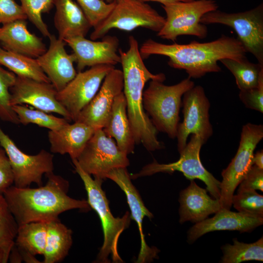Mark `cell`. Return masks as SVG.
I'll list each match as a JSON object with an SVG mask.
<instances>
[{
    "label": "cell",
    "instance_id": "obj_1",
    "mask_svg": "<svg viewBox=\"0 0 263 263\" xmlns=\"http://www.w3.org/2000/svg\"><path fill=\"white\" fill-rule=\"evenodd\" d=\"M139 51L143 59L153 55L168 57L170 67L185 70L188 77L193 78L221 72L218 62L222 59L240 61L246 58V52L240 41L224 35L209 42L193 40L183 44H166L149 38L143 42Z\"/></svg>",
    "mask_w": 263,
    "mask_h": 263
},
{
    "label": "cell",
    "instance_id": "obj_2",
    "mask_svg": "<svg viewBox=\"0 0 263 263\" xmlns=\"http://www.w3.org/2000/svg\"><path fill=\"white\" fill-rule=\"evenodd\" d=\"M46 185L38 188L9 187L3 194L18 225L31 222H48L71 209L89 210L87 200L67 195L69 182L53 172L47 173Z\"/></svg>",
    "mask_w": 263,
    "mask_h": 263
},
{
    "label": "cell",
    "instance_id": "obj_3",
    "mask_svg": "<svg viewBox=\"0 0 263 263\" xmlns=\"http://www.w3.org/2000/svg\"><path fill=\"white\" fill-rule=\"evenodd\" d=\"M127 51L118 49L123 75V90L127 103V113L135 144H142L149 151L164 148L158 140V131L145 112L143 105V94L146 83L151 80L164 82L163 73L153 74L145 66L136 39L129 38Z\"/></svg>",
    "mask_w": 263,
    "mask_h": 263
},
{
    "label": "cell",
    "instance_id": "obj_4",
    "mask_svg": "<svg viewBox=\"0 0 263 263\" xmlns=\"http://www.w3.org/2000/svg\"><path fill=\"white\" fill-rule=\"evenodd\" d=\"M75 172L82 179L88 197V203L94 210L101 222L104 234L103 244L98 254L97 261L110 263L111 256L114 263H123L119 255L117 244L119 238L129 226L131 217L127 211L122 217H114L111 212L109 202L102 188L103 179L94 177L86 172L79 166L76 159H72Z\"/></svg>",
    "mask_w": 263,
    "mask_h": 263
},
{
    "label": "cell",
    "instance_id": "obj_5",
    "mask_svg": "<svg viewBox=\"0 0 263 263\" xmlns=\"http://www.w3.org/2000/svg\"><path fill=\"white\" fill-rule=\"evenodd\" d=\"M194 86L189 77L170 86L159 80H150L143 92V105L158 132L171 139L176 138L182 97Z\"/></svg>",
    "mask_w": 263,
    "mask_h": 263
},
{
    "label": "cell",
    "instance_id": "obj_6",
    "mask_svg": "<svg viewBox=\"0 0 263 263\" xmlns=\"http://www.w3.org/2000/svg\"><path fill=\"white\" fill-rule=\"evenodd\" d=\"M166 18L162 29L157 33L159 38L176 41L182 35H191L203 39L207 36L206 25L200 20L205 14L218 9L214 0H193L162 5Z\"/></svg>",
    "mask_w": 263,
    "mask_h": 263
},
{
    "label": "cell",
    "instance_id": "obj_7",
    "mask_svg": "<svg viewBox=\"0 0 263 263\" xmlns=\"http://www.w3.org/2000/svg\"><path fill=\"white\" fill-rule=\"evenodd\" d=\"M165 18L146 2L139 0H118L110 14L94 28L90 35L96 40L117 29L131 31L142 27L158 32L165 24Z\"/></svg>",
    "mask_w": 263,
    "mask_h": 263
},
{
    "label": "cell",
    "instance_id": "obj_8",
    "mask_svg": "<svg viewBox=\"0 0 263 263\" xmlns=\"http://www.w3.org/2000/svg\"><path fill=\"white\" fill-rule=\"evenodd\" d=\"M200 23L221 24L231 27L238 35L246 53H251L263 64V4L239 13H226L219 10L209 12L201 18Z\"/></svg>",
    "mask_w": 263,
    "mask_h": 263
},
{
    "label": "cell",
    "instance_id": "obj_9",
    "mask_svg": "<svg viewBox=\"0 0 263 263\" xmlns=\"http://www.w3.org/2000/svg\"><path fill=\"white\" fill-rule=\"evenodd\" d=\"M205 144L201 138L191 134L189 141L179 153V159L176 162L169 164H160L154 160L145 166L138 173L130 175L131 179L150 176L159 172L172 174L175 171L183 173L190 180L195 179L203 181L207 190L215 199L220 197V182L203 166L200 152L202 146Z\"/></svg>",
    "mask_w": 263,
    "mask_h": 263
},
{
    "label": "cell",
    "instance_id": "obj_10",
    "mask_svg": "<svg viewBox=\"0 0 263 263\" xmlns=\"http://www.w3.org/2000/svg\"><path fill=\"white\" fill-rule=\"evenodd\" d=\"M263 138V125L248 123L243 126L237 152L222 172L219 199L222 208L230 209L234 191L253 165L254 150Z\"/></svg>",
    "mask_w": 263,
    "mask_h": 263
},
{
    "label": "cell",
    "instance_id": "obj_11",
    "mask_svg": "<svg viewBox=\"0 0 263 263\" xmlns=\"http://www.w3.org/2000/svg\"><path fill=\"white\" fill-rule=\"evenodd\" d=\"M76 160L86 172L102 179L112 169L130 165L127 155L103 129L94 131Z\"/></svg>",
    "mask_w": 263,
    "mask_h": 263
},
{
    "label": "cell",
    "instance_id": "obj_12",
    "mask_svg": "<svg viewBox=\"0 0 263 263\" xmlns=\"http://www.w3.org/2000/svg\"><path fill=\"white\" fill-rule=\"evenodd\" d=\"M0 145L9 160L14 178V186L28 187L32 183L42 186V176L53 172L54 155L45 150L36 155L21 150L0 126Z\"/></svg>",
    "mask_w": 263,
    "mask_h": 263
},
{
    "label": "cell",
    "instance_id": "obj_13",
    "mask_svg": "<svg viewBox=\"0 0 263 263\" xmlns=\"http://www.w3.org/2000/svg\"><path fill=\"white\" fill-rule=\"evenodd\" d=\"M183 96L184 119L178 124L176 136L179 153L185 148L190 134L200 136L206 143L213 132L209 114L210 103L203 87L194 86Z\"/></svg>",
    "mask_w": 263,
    "mask_h": 263
},
{
    "label": "cell",
    "instance_id": "obj_14",
    "mask_svg": "<svg viewBox=\"0 0 263 263\" xmlns=\"http://www.w3.org/2000/svg\"><path fill=\"white\" fill-rule=\"evenodd\" d=\"M114 68L111 65H98L79 72L57 92V100L70 114L72 121L94 97L106 75Z\"/></svg>",
    "mask_w": 263,
    "mask_h": 263
},
{
    "label": "cell",
    "instance_id": "obj_15",
    "mask_svg": "<svg viewBox=\"0 0 263 263\" xmlns=\"http://www.w3.org/2000/svg\"><path fill=\"white\" fill-rule=\"evenodd\" d=\"M57 92L51 83L17 76L10 89V103L12 106L29 104L48 113H57L70 122V114L56 99Z\"/></svg>",
    "mask_w": 263,
    "mask_h": 263
},
{
    "label": "cell",
    "instance_id": "obj_16",
    "mask_svg": "<svg viewBox=\"0 0 263 263\" xmlns=\"http://www.w3.org/2000/svg\"><path fill=\"white\" fill-rule=\"evenodd\" d=\"M123 86L122 71L114 68L106 75L95 95L74 122L85 124L94 130L102 129L110 117L114 98L123 91Z\"/></svg>",
    "mask_w": 263,
    "mask_h": 263
},
{
    "label": "cell",
    "instance_id": "obj_17",
    "mask_svg": "<svg viewBox=\"0 0 263 263\" xmlns=\"http://www.w3.org/2000/svg\"><path fill=\"white\" fill-rule=\"evenodd\" d=\"M102 38L101 41H95L79 36L64 40L73 50L78 72L87 67L104 64L114 66L120 63L118 38L112 36H105Z\"/></svg>",
    "mask_w": 263,
    "mask_h": 263
},
{
    "label": "cell",
    "instance_id": "obj_18",
    "mask_svg": "<svg viewBox=\"0 0 263 263\" xmlns=\"http://www.w3.org/2000/svg\"><path fill=\"white\" fill-rule=\"evenodd\" d=\"M114 181L125 193L131 211V219L137 223L141 240V247L136 263H143L152 261L157 257L159 250L155 247H149L146 243L143 231L142 223L144 217L151 219L153 214L144 205L136 188L132 184L130 174L126 168L112 169L106 176Z\"/></svg>",
    "mask_w": 263,
    "mask_h": 263
},
{
    "label": "cell",
    "instance_id": "obj_19",
    "mask_svg": "<svg viewBox=\"0 0 263 263\" xmlns=\"http://www.w3.org/2000/svg\"><path fill=\"white\" fill-rule=\"evenodd\" d=\"M49 47L37 60L51 83L57 92L63 89L76 75L74 66L75 57L69 54L65 48V42L54 35H51Z\"/></svg>",
    "mask_w": 263,
    "mask_h": 263
},
{
    "label": "cell",
    "instance_id": "obj_20",
    "mask_svg": "<svg viewBox=\"0 0 263 263\" xmlns=\"http://www.w3.org/2000/svg\"><path fill=\"white\" fill-rule=\"evenodd\" d=\"M210 218L196 223L188 230L187 239L191 244L207 233L220 230L250 232L263 224V217L233 212L222 208Z\"/></svg>",
    "mask_w": 263,
    "mask_h": 263
},
{
    "label": "cell",
    "instance_id": "obj_21",
    "mask_svg": "<svg viewBox=\"0 0 263 263\" xmlns=\"http://www.w3.org/2000/svg\"><path fill=\"white\" fill-rule=\"evenodd\" d=\"M0 44L6 51L37 58L47 50L41 38L30 32L25 19H18L0 28Z\"/></svg>",
    "mask_w": 263,
    "mask_h": 263
},
{
    "label": "cell",
    "instance_id": "obj_22",
    "mask_svg": "<svg viewBox=\"0 0 263 263\" xmlns=\"http://www.w3.org/2000/svg\"><path fill=\"white\" fill-rule=\"evenodd\" d=\"M207 189L197 185L194 180L182 190L179 195V222H200L212 214L222 209L219 199H213L207 193Z\"/></svg>",
    "mask_w": 263,
    "mask_h": 263
},
{
    "label": "cell",
    "instance_id": "obj_23",
    "mask_svg": "<svg viewBox=\"0 0 263 263\" xmlns=\"http://www.w3.org/2000/svg\"><path fill=\"white\" fill-rule=\"evenodd\" d=\"M91 127L77 122L65 124L56 130H49L50 150L54 153L68 154L71 159H77L94 131Z\"/></svg>",
    "mask_w": 263,
    "mask_h": 263
},
{
    "label": "cell",
    "instance_id": "obj_24",
    "mask_svg": "<svg viewBox=\"0 0 263 263\" xmlns=\"http://www.w3.org/2000/svg\"><path fill=\"white\" fill-rule=\"evenodd\" d=\"M56 12L54 25L62 40L75 37H84L91 26L84 12L73 0H54Z\"/></svg>",
    "mask_w": 263,
    "mask_h": 263
},
{
    "label": "cell",
    "instance_id": "obj_25",
    "mask_svg": "<svg viewBox=\"0 0 263 263\" xmlns=\"http://www.w3.org/2000/svg\"><path fill=\"white\" fill-rule=\"evenodd\" d=\"M115 139L119 149L128 154L133 152L135 144L127 113V103L123 91L114 98L108 122L102 129Z\"/></svg>",
    "mask_w": 263,
    "mask_h": 263
},
{
    "label": "cell",
    "instance_id": "obj_26",
    "mask_svg": "<svg viewBox=\"0 0 263 263\" xmlns=\"http://www.w3.org/2000/svg\"><path fill=\"white\" fill-rule=\"evenodd\" d=\"M72 243V231L58 218L48 222L42 263L62 261L68 255Z\"/></svg>",
    "mask_w": 263,
    "mask_h": 263
},
{
    "label": "cell",
    "instance_id": "obj_27",
    "mask_svg": "<svg viewBox=\"0 0 263 263\" xmlns=\"http://www.w3.org/2000/svg\"><path fill=\"white\" fill-rule=\"evenodd\" d=\"M0 65L7 68L17 76L51 83L37 58L8 51L0 47Z\"/></svg>",
    "mask_w": 263,
    "mask_h": 263
},
{
    "label": "cell",
    "instance_id": "obj_28",
    "mask_svg": "<svg viewBox=\"0 0 263 263\" xmlns=\"http://www.w3.org/2000/svg\"><path fill=\"white\" fill-rule=\"evenodd\" d=\"M48 223L35 222L19 225L15 244L31 254L43 255L46 240Z\"/></svg>",
    "mask_w": 263,
    "mask_h": 263
},
{
    "label": "cell",
    "instance_id": "obj_29",
    "mask_svg": "<svg viewBox=\"0 0 263 263\" xmlns=\"http://www.w3.org/2000/svg\"><path fill=\"white\" fill-rule=\"evenodd\" d=\"M219 61L233 75L240 91L256 87L263 78V64L252 63L247 58L240 61L230 58Z\"/></svg>",
    "mask_w": 263,
    "mask_h": 263
},
{
    "label": "cell",
    "instance_id": "obj_30",
    "mask_svg": "<svg viewBox=\"0 0 263 263\" xmlns=\"http://www.w3.org/2000/svg\"><path fill=\"white\" fill-rule=\"evenodd\" d=\"M233 244H225L222 246L223 255L222 263H239L255 260L263 261V238L254 243L247 244L233 239Z\"/></svg>",
    "mask_w": 263,
    "mask_h": 263
},
{
    "label": "cell",
    "instance_id": "obj_31",
    "mask_svg": "<svg viewBox=\"0 0 263 263\" xmlns=\"http://www.w3.org/2000/svg\"><path fill=\"white\" fill-rule=\"evenodd\" d=\"M18 226L3 195L0 194V255L5 263L15 244Z\"/></svg>",
    "mask_w": 263,
    "mask_h": 263
},
{
    "label": "cell",
    "instance_id": "obj_32",
    "mask_svg": "<svg viewBox=\"0 0 263 263\" xmlns=\"http://www.w3.org/2000/svg\"><path fill=\"white\" fill-rule=\"evenodd\" d=\"M12 108L17 115L20 124L24 125L32 123L49 130H56L69 122L63 117H56L44 111L30 109L23 105H13Z\"/></svg>",
    "mask_w": 263,
    "mask_h": 263
},
{
    "label": "cell",
    "instance_id": "obj_33",
    "mask_svg": "<svg viewBox=\"0 0 263 263\" xmlns=\"http://www.w3.org/2000/svg\"><path fill=\"white\" fill-rule=\"evenodd\" d=\"M17 75L0 66V119L14 124H20L17 115L10 103V89Z\"/></svg>",
    "mask_w": 263,
    "mask_h": 263
},
{
    "label": "cell",
    "instance_id": "obj_34",
    "mask_svg": "<svg viewBox=\"0 0 263 263\" xmlns=\"http://www.w3.org/2000/svg\"><path fill=\"white\" fill-rule=\"evenodd\" d=\"M27 19L45 37L51 34L42 18V14L49 13L54 6V0H20Z\"/></svg>",
    "mask_w": 263,
    "mask_h": 263
},
{
    "label": "cell",
    "instance_id": "obj_35",
    "mask_svg": "<svg viewBox=\"0 0 263 263\" xmlns=\"http://www.w3.org/2000/svg\"><path fill=\"white\" fill-rule=\"evenodd\" d=\"M232 205L239 212L263 217V196L255 190H238L237 193L233 195Z\"/></svg>",
    "mask_w": 263,
    "mask_h": 263
},
{
    "label": "cell",
    "instance_id": "obj_36",
    "mask_svg": "<svg viewBox=\"0 0 263 263\" xmlns=\"http://www.w3.org/2000/svg\"><path fill=\"white\" fill-rule=\"evenodd\" d=\"M92 27H95L110 14L116 1L104 0H76Z\"/></svg>",
    "mask_w": 263,
    "mask_h": 263
},
{
    "label": "cell",
    "instance_id": "obj_37",
    "mask_svg": "<svg viewBox=\"0 0 263 263\" xmlns=\"http://www.w3.org/2000/svg\"><path fill=\"white\" fill-rule=\"evenodd\" d=\"M239 98L248 109L263 113V78L255 87L240 91Z\"/></svg>",
    "mask_w": 263,
    "mask_h": 263
},
{
    "label": "cell",
    "instance_id": "obj_38",
    "mask_svg": "<svg viewBox=\"0 0 263 263\" xmlns=\"http://www.w3.org/2000/svg\"><path fill=\"white\" fill-rule=\"evenodd\" d=\"M22 7L15 0H0V23L2 25L18 19H26Z\"/></svg>",
    "mask_w": 263,
    "mask_h": 263
},
{
    "label": "cell",
    "instance_id": "obj_39",
    "mask_svg": "<svg viewBox=\"0 0 263 263\" xmlns=\"http://www.w3.org/2000/svg\"><path fill=\"white\" fill-rule=\"evenodd\" d=\"M14 182L12 169L4 150L0 148V194L4 192Z\"/></svg>",
    "mask_w": 263,
    "mask_h": 263
},
{
    "label": "cell",
    "instance_id": "obj_40",
    "mask_svg": "<svg viewBox=\"0 0 263 263\" xmlns=\"http://www.w3.org/2000/svg\"><path fill=\"white\" fill-rule=\"evenodd\" d=\"M238 190L263 191V169L252 165L239 185Z\"/></svg>",
    "mask_w": 263,
    "mask_h": 263
},
{
    "label": "cell",
    "instance_id": "obj_41",
    "mask_svg": "<svg viewBox=\"0 0 263 263\" xmlns=\"http://www.w3.org/2000/svg\"><path fill=\"white\" fill-rule=\"evenodd\" d=\"M252 163L253 165H255L261 169H263V151L262 150L258 151L255 154H254Z\"/></svg>",
    "mask_w": 263,
    "mask_h": 263
},
{
    "label": "cell",
    "instance_id": "obj_42",
    "mask_svg": "<svg viewBox=\"0 0 263 263\" xmlns=\"http://www.w3.org/2000/svg\"><path fill=\"white\" fill-rule=\"evenodd\" d=\"M143 2L146 1H155L162 3V5H166L168 4H170L172 3L177 2H188L191 1L193 0H139Z\"/></svg>",
    "mask_w": 263,
    "mask_h": 263
},
{
    "label": "cell",
    "instance_id": "obj_43",
    "mask_svg": "<svg viewBox=\"0 0 263 263\" xmlns=\"http://www.w3.org/2000/svg\"><path fill=\"white\" fill-rule=\"evenodd\" d=\"M0 263H5L3 257L1 255H0Z\"/></svg>",
    "mask_w": 263,
    "mask_h": 263
},
{
    "label": "cell",
    "instance_id": "obj_44",
    "mask_svg": "<svg viewBox=\"0 0 263 263\" xmlns=\"http://www.w3.org/2000/svg\"><path fill=\"white\" fill-rule=\"evenodd\" d=\"M104 0L107 2H113L117 1L118 0Z\"/></svg>",
    "mask_w": 263,
    "mask_h": 263
},
{
    "label": "cell",
    "instance_id": "obj_45",
    "mask_svg": "<svg viewBox=\"0 0 263 263\" xmlns=\"http://www.w3.org/2000/svg\"><path fill=\"white\" fill-rule=\"evenodd\" d=\"M0 47H1L0 46Z\"/></svg>",
    "mask_w": 263,
    "mask_h": 263
}]
</instances>
